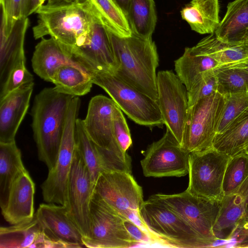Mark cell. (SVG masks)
<instances>
[{"mask_svg": "<svg viewBox=\"0 0 248 248\" xmlns=\"http://www.w3.org/2000/svg\"><path fill=\"white\" fill-rule=\"evenodd\" d=\"M246 152L248 154V149L246 150Z\"/></svg>", "mask_w": 248, "mask_h": 248, "instance_id": "cell-49", "label": "cell"}, {"mask_svg": "<svg viewBox=\"0 0 248 248\" xmlns=\"http://www.w3.org/2000/svg\"><path fill=\"white\" fill-rule=\"evenodd\" d=\"M119 107L112 99L97 95L90 100L86 117L82 120L90 139L99 147L110 151L125 160H131L118 145L114 134V119Z\"/></svg>", "mask_w": 248, "mask_h": 248, "instance_id": "cell-16", "label": "cell"}, {"mask_svg": "<svg viewBox=\"0 0 248 248\" xmlns=\"http://www.w3.org/2000/svg\"><path fill=\"white\" fill-rule=\"evenodd\" d=\"M248 177V154L244 152L231 157L224 173V196L234 192Z\"/></svg>", "mask_w": 248, "mask_h": 248, "instance_id": "cell-34", "label": "cell"}, {"mask_svg": "<svg viewBox=\"0 0 248 248\" xmlns=\"http://www.w3.org/2000/svg\"><path fill=\"white\" fill-rule=\"evenodd\" d=\"M218 0H192L181 10L183 19L200 34L214 33L219 25Z\"/></svg>", "mask_w": 248, "mask_h": 248, "instance_id": "cell-28", "label": "cell"}, {"mask_svg": "<svg viewBox=\"0 0 248 248\" xmlns=\"http://www.w3.org/2000/svg\"><path fill=\"white\" fill-rule=\"evenodd\" d=\"M141 217L163 245L182 248H209L208 244L182 218L160 202L144 201Z\"/></svg>", "mask_w": 248, "mask_h": 248, "instance_id": "cell-8", "label": "cell"}, {"mask_svg": "<svg viewBox=\"0 0 248 248\" xmlns=\"http://www.w3.org/2000/svg\"><path fill=\"white\" fill-rule=\"evenodd\" d=\"M124 224L129 233L140 245L159 244L155 238L131 220L125 219Z\"/></svg>", "mask_w": 248, "mask_h": 248, "instance_id": "cell-42", "label": "cell"}, {"mask_svg": "<svg viewBox=\"0 0 248 248\" xmlns=\"http://www.w3.org/2000/svg\"><path fill=\"white\" fill-rule=\"evenodd\" d=\"M0 4L5 19V35L8 36L21 16L22 0H0Z\"/></svg>", "mask_w": 248, "mask_h": 248, "instance_id": "cell-40", "label": "cell"}, {"mask_svg": "<svg viewBox=\"0 0 248 248\" xmlns=\"http://www.w3.org/2000/svg\"><path fill=\"white\" fill-rule=\"evenodd\" d=\"M26 169L16 141L0 143V206L7 202L10 188L16 179Z\"/></svg>", "mask_w": 248, "mask_h": 248, "instance_id": "cell-29", "label": "cell"}, {"mask_svg": "<svg viewBox=\"0 0 248 248\" xmlns=\"http://www.w3.org/2000/svg\"><path fill=\"white\" fill-rule=\"evenodd\" d=\"M94 13L95 17L90 31L82 42L71 50L70 55L88 72L114 74L117 64L111 40L106 27Z\"/></svg>", "mask_w": 248, "mask_h": 248, "instance_id": "cell-14", "label": "cell"}, {"mask_svg": "<svg viewBox=\"0 0 248 248\" xmlns=\"http://www.w3.org/2000/svg\"><path fill=\"white\" fill-rule=\"evenodd\" d=\"M47 1V5L50 6H60L69 4L76 0H46Z\"/></svg>", "mask_w": 248, "mask_h": 248, "instance_id": "cell-44", "label": "cell"}, {"mask_svg": "<svg viewBox=\"0 0 248 248\" xmlns=\"http://www.w3.org/2000/svg\"><path fill=\"white\" fill-rule=\"evenodd\" d=\"M126 17L133 33L152 38L157 22L154 0H129Z\"/></svg>", "mask_w": 248, "mask_h": 248, "instance_id": "cell-32", "label": "cell"}, {"mask_svg": "<svg viewBox=\"0 0 248 248\" xmlns=\"http://www.w3.org/2000/svg\"><path fill=\"white\" fill-rule=\"evenodd\" d=\"M76 147L90 173L93 186L104 171L118 170L131 173V160H125L115 153L96 145L87 134L81 119L76 121Z\"/></svg>", "mask_w": 248, "mask_h": 248, "instance_id": "cell-17", "label": "cell"}, {"mask_svg": "<svg viewBox=\"0 0 248 248\" xmlns=\"http://www.w3.org/2000/svg\"><path fill=\"white\" fill-rule=\"evenodd\" d=\"M105 27L120 37H128L132 32L126 15L113 0H87Z\"/></svg>", "mask_w": 248, "mask_h": 248, "instance_id": "cell-33", "label": "cell"}, {"mask_svg": "<svg viewBox=\"0 0 248 248\" xmlns=\"http://www.w3.org/2000/svg\"><path fill=\"white\" fill-rule=\"evenodd\" d=\"M114 134L116 141L124 153L132 143L130 132L121 109L118 108L114 119Z\"/></svg>", "mask_w": 248, "mask_h": 248, "instance_id": "cell-38", "label": "cell"}, {"mask_svg": "<svg viewBox=\"0 0 248 248\" xmlns=\"http://www.w3.org/2000/svg\"><path fill=\"white\" fill-rule=\"evenodd\" d=\"M217 89L216 75L202 79L187 91L189 107L200 99L217 92Z\"/></svg>", "mask_w": 248, "mask_h": 248, "instance_id": "cell-39", "label": "cell"}, {"mask_svg": "<svg viewBox=\"0 0 248 248\" xmlns=\"http://www.w3.org/2000/svg\"><path fill=\"white\" fill-rule=\"evenodd\" d=\"M51 82L58 92L78 97L89 93L93 84L90 74L76 62L61 66Z\"/></svg>", "mask_w": 248, "mask_h": 248, "instance_id": "cell-30", "label": "cell"}, {"mask_svg": "<svg viewBox=\"0 0 248 248\" xmlns=\"http://www.w3.org/2000/svg\"><path fill=\"white\" fill-rule=\"evenodd\" d=\"M243 68L248 72V64L246 66L244 67Z\"/></svg>", "mask_w": 248, "mask_h": 248, "instance_id": "cell-47", "label": "cell"}, {"mask_svg": "<svg viewBox=\"0 0 248 248\" xmlns=\"http://www.w3.org/2000/svg\"><path fill=\"white\" fill-rule=\"evenodd\" d=\"M243 218H246L248 219V196L246 200V210H245V214L244 217Z\"/></svg>", "mask_w": 248, "mask_h": 248, "instance_id": "cell-46", "label": "cell"}, {"mask_svg": "<svg viewBox=\"0 0 248 248\" xmlns=\"http://www.w3.org/2000/svg\"><path fill=\"white\" fill-rule=\"evenodd\" d=\"M31 61L34 72L42 79L51 82L61 66L76 62L52 37L42 38L35 46Z\"/></svg>", "mask_w": 248, "mask_h": 248, "instance_id": "cell-25", "label": "cell"}, {"mask_svg": "<svg viewBox=\"0 0 248 248\" xmlns=\"http://www.w3.org/2000/svg\"><path fill=\"white\" fill-rule=\"evenodd\" d=\"M51 243L35 215L30 220L0 228V248H49Z\"/></svg>", "mask_w": 248, "mask_h": 248, "instance_id": "cell-22", "label": "cell"}, {"mask_svg": "<svg viewBox=\"0 0 248 248\" xmlns=\"http://www.w3.org/2000/svg\"><path fill=\"white\" fill-rule=\"evenodd\" d=\"M80 104L78 96L73 97L55 164L41 185L43 199L47 203L67 205L68 180L76 149V121Z\"/></svg>", "mask_w": 248, "mask_h": 248, "instance_id": "cell-6", "label": "cell"}, {"mask_svg": "<svg viewBox=\"0 0 248 248\" xmlns=\"http://www.w3.org/2000/svg\"><path fill=\"white\" fill-rule=\"evenodd\" d=\"M224 104V96L217 92L189 107L184 148L189 154L201 153L213 147Z\"/></svg>", "mask_w": 248, "mask_h": 248, "instance_id": "cell-9", "label": "cell"}, {"mask_svg": "<svg viewBox=\"0 0 248 248\" xmlns=\"http://www.w3.org/2000/svg\"><path fill=\"white\" fill-rule=\"evenodd\" d=\"M196 52L210 57L230 68L244 67L248 64V46L230 44L218 38L215 33L201 40L191 47Z\"/></svg>", "mask_w": 248, "mask_h": 248, "instance_id": "cell-26", "label": "cell"}, {"mask_svg": "<svg viewBox=\"0 0 248 248\" xmlns=\"http://www.w3.org/2000/svg\"><path fill=\"white\" fill-rule=\"evenodd\" d=\"M123 10L126 16L129 0H113Z\"/></svg>", "mask_w": 248, "mask_h": 248, "instance_id": "cell-45", "label": "cell"}, {"mask_svg": "<svg viewBox=\"0 0 248 248\" xmlns=\"http://www.w3.org/2000/svg\"><path fill=\"white\" fill-rule=\"evenodd\" d=\"M34 84L24 85L0 99V143L16 141L17 131L30 106Z\"/></svg>", "mask_w": 248, "mask_h": 248, "instance_id": "cell-19", "label": "cell"}, {"mask_svg": "<svg viewBox=\"0 0 248 248\" xmlns=\"http://www.w3.org/2000/svg\"><path fill=\"white\" fill-rule=\"evenodd\" d=\"M45 1L46 0H22L21 16L28 17L35 13L43 5Z\"/></svg>", "mask_w": 248, "mask_h": 248, "instance_id": "cell-43", "label": "cell"}, {"mask_svg": "<svg viewBox=\"0 0 248 248\" xmlns=\"http://www.w3.org/2000/svg\"><path fill=\"white\" fill-rule=\"evenodd\" d=\"M35 184L26 170L12 184L4 207L1 209L4 219L15 225L31 219L34 216Z\"/></svg>", "mask_w": 248, "mask_h": 248, "instance_id": "cell-20", "label": "cell"}, {"mask_svg": "<svg viewBox=\"0 0 248 248\" xmlns=\"http://www.w3.org/2000/svg\"><path fill=\"white\" fill-rule=\"evenodd\" d=\"M189 153L166 128L163 137L146 150L140 164L146 177H182L188 173Z\"/></svg>", "mask_w": 248, "mask_h": 248, "instance_id": "cell-13", "label": "cell"}, {"mask_svg": "<svg viewBox=\"0 0 248 248\" xmlns=\"http://www.w3.org/2000/svg\"><path fill=\"white\" fill-rule=\"evenodd\" d=\"M213 147L231 157L246 152L248 149V108L223 132L216 134Z\"/></svg>", "mask_w": 248, "mask_h": 248, "instance_id": "cell-31", "label": "cell"}, {"mask_svg": "<svg viewBox=\"0 0 248 248\" xmlns=\"http://www.w3.org/2000/svg\"><path fill=\"white\" fill-rule=\"evenodd\" d=\"M215 34L221 40L230 44L246 41L248 38V0H234L228 3Z\"/></svg>", "mask_w": 248, "mask_h": 248, "instance_id": "cell-27", "label": "cell"}, {"mask_svg": "<svg viewBox=\"0 0 248 248\" xmlns=\"http://www.w3.org/2000/svg\"><path fill=\"white\" fill-rule=\"evenodd\" d=\"M35 13L38 21L32 29L34 38L50 35L70 55L78 40L90 31L95 17L87 0L60 6L43 4Z\"/></svg>", "mask_w": 248, "mask_h": 248, "instance_id": "cell-3", "label": "cell"}, {"mask_svg": "<svg viewBox=\"0 0 248 248\" xmlns=\"http://www.w3.org/2000/svg\"><path fill=\"white\" fill-rule=\"evenodd\" d=\"M163 204L182 218L209 247L217 243L213 231L220 201L198 197L186 190L174 194H156L149 198Z\"/></svg>", "mask_w": 248, "mask_h": 248, "instance_id": "cell-7", "label": "cell"}, {"mask_svg": "<svg viewBox=\"0 0 248 248\" xmlns=\"http://www.w3.org/2000/svg\"><path fill=\"white\" fill-rule=\"evenodd\" d=\"M35 215L45 232L50 237L83 247L82 235L68 214L66 206L53 203H41Z\"/></svg>", "mask_w": 248, "mask_h": 248, "instance_id": "cell-18", "label": "cell"}, {"mask_svg": "<svg viewBox=\"0 0 248 248\" xmlns=\"http://www.w3.org/2000/svg\"><path fill=\"white\" fill-rule=\"evenodd\" d=\"M93 84L104 89L136 123L153 128L164 124L157 101L108 72H89Z\"/></svg>", "mask_w": 248, "mask_h": 248, "instance_id": "cell-5", "label": "cell"}, {"mask_svg": "<svg viewBox=\"0 0 248 248\" xmlns=\"http://www.w3.org/2000/svg\"><path fill=\"white\" fill-rule=\"evenodd\" d=\"M217 92L223 95L247 92L248 72L243 67L230 68L216 75Z\"/></svg>", "mask_w": 248, "mask_h": 248, "instance_id": "cell-35", "label": "cell"}, {"mask_svg": "<svg viewBox=\"0 0 248 248\" xmlns=\"http://www.w3.org/2000/svg\"><path fill=\"white\" fill-rule=\"evenodd\" d=\"M29 25L28 17H20L15 23L11 32L5 35V28L0 26V83L5 81L10 71L19 62L26 60L24 43Z\"/></svg>", "mask_w": 248, "mask_h": 248, "instance_id": "cell-24", "label": "cell"}, {"mask_svg": "<svg viewBox=\"0 0 248 248\" xmlns=\"http://www.w3.org/2000/svg\"><path fill=\"white\" fill-rule=\"evenodd\" d=\"M224 104L217 129V134L223 132L231 123L248 108L247 92L223 95Z\"/></svg>", "mask_w": 248, "mask_h": 248, "instance_id": "cell-36", "label": "cell"}, {"mask_svg": "<svg viewBox=\"0 0 248 248\" xmlns=\"http://www.w3.org/2000/svg\"><path fill=\"white\" fill-rule=\"evenodd\" d=\"M73 97L54 87L43 89L34 97L31 113L33 137L38 158L48 170L55 164Z\"/></svg>", "mask_w": 248, "mask_h": 248, "instance_id": "cell-2", "label": "cell"}, {"mask_svg": "<svg viewBox=\"0 0 248 248\" xmlns=\"http://www.w3.org/2000/svg\"><path fill=\"white\" fill-rule=\"evenodd\" d=\"M175 71L188 91L202 79L216 76L230 67L220 64L212 58L186 47L183 54L174 62Z\"/></svg>", "mask_w": 248, "mask_h": 248, "instance_id": "cell-23", "label": "cell"}, {"mask_svg": "<svg viewBox=\"0 0 248 248\" xmlns=\"http://www.w3.org/2000/svg\"><path fill=\"white\" fill-rule=\"evenodd\" d=\"M34 82L33 75L26 67V60L16 64L0 86V99L19 88Z\"/></svg>", "mask_w": 248, "mask_h": 248, "instance_id": "cell-37", "label": "cell"}, {"mask_svg": "<svg viewBox=\"0 0 248 248\" xmlns=\"http://www.w3.org/2000/svg\"><path fill=\"white\" fill-rule=\"evenodd\" d=\"M107 29L117 64L114 74L157 101L159 57L152 38L142 37L133 33L130 36L120 37Z\"/></svg>", "mask_w": 248, "mask_h": 248, "instance_id": "cell-1", "label": "cell"}, {"mask_svg": "<svg viewBox=\"0 0 248 248\" xmlns=\"http://www.w3.org/2000/svg\"><path fill=\"white\" fill-rule=\"evenodd\" d=\"M218 247L248 248V219L243 218L229 240Z\"/></svg>", "mask_w": 248, "mask_h": 248, "instance_id": "cell-41", "label": "cell"}, {"mask_svg": "<svg viewBox=\"0 0 248 248\" xmlns=\"http://www.w3.org/2000/svg\"><path fill=\"white\" fill-rule=\"evenodd\" d=\"M244 43L248 46V38Z\"/></svg>", "mask_w": 248, "mask_h": 248, "instance_id": "cell-48", "label": "cell"}, {"mask_svg": "<svg viewBox=\"0 0 248 248\" xmlns=\"http://www.w3.org/2000/svg\"><path fill=\"white\" fill-rule=\"evenodd\" d=\"M93 197L151 233L140 213L144 202L142 187L131 173L118 170L103 172L95 182Z\"/></svg>", "mask_w": 248, "mask_h": 248, "instance_id": "cell-4", "label": "cell"}, {"mask_svg": "<svg viewBox=\"0 0 248 248\" xmlns=\"http://www.w3.org/2000/svg\"><path fill=\"white\" fill-rule=\"evenodd\" d=\"M247 92L248 93V86H247Z\"/></svg>", "mask_w": 248, "mask_h": 248, "instance_id": "cell-50", "label": "cell"}, {"mask_svg": "<svg viewBox=\"0 0 248 248\" xmlns=\"http://www.w3.org/2000/svg\"><path fill=\"white\" fill-rule=\"evenodd\" d=\"M230 158L213 147L201 153L189 154V183L186 190L198 197L220 201L224 196V173Z\"/></svg>", "mask_w": 248, "mask_h": 248, "instance_id": "cell-10", "label": "cell"}, {"mask_svg": "<svg viewBox=\"0 0 248 248\" xmlns=\"http://www.w3.org/2000/svg\"><path fill=\"white\" fill-rule=\"evenodd\" d=\"M125 219L93 197L89 231L86 236L82 237L83 246L90 248H126L140 245L126 230Z\"/></svg>", "mask_w": 248, "mask_h": 248, "instance_id": "cell-11", "label": "cell"}, {"mask_svg": "<svg viewBox=\"0 0 248 248\" xmlns=\"http://www.w3.org/2000/svg\"><path fill=\"white\" fill-rule=\"evenodd\" d=\"M157 102L164 124L184 148L186 121L189 108L187 90L170 70L157 73Z\"/></svg>", "mask_w": 248, "mask_h": 248, "instance_id": "cell-12", "label": "cell"}, {"mask_svg": "<svg viewBox=\"0 0 248 248\" xmlns=\"http://www.w3.org/2000/svg\"><path fill=\"white\" fill-rule=\"evenodd\" d=\"M248 196V177L234 192L223 197L213 228L214 234L219 242L217 244L229 240L244 217Z\"/></svg>", "mask_w": 248, "mask_h": 248, "instance_id": "cell-21", "label": "cell"}, {"mask_svg": "<svg viewBox=\"0 0 248 248\" xmlns=\"http://www.w3.org/2000/svg\"><path fill=\"white\" fill-rule=\"evenodd\" d=\"M67 195L68 214L82 237L86 236L89 231L93 186L89 170L76 147L68 180Z\"/></svg>", "mask_w": 248, "mask_h": 248, "instance_id": "cell-15", "label": "cell"}]
</instances>
